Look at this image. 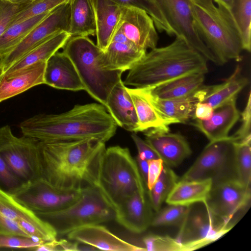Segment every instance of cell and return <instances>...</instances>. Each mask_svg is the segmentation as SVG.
I'll return each instance as SVG.
<instances>
[{"mask_svg":"<svg viewBox=\"0 0 251 251\" xmlns=\"http://www.w3.org/2000/svg\"><path fill=\"white\" fill-rule=\"evenodd\" d=\"M105 143L97 139L39 142L40 179L54 186H98Z\"/></svg>","mask_w":251,"mask_h":251,"instance_id":"cell-1","label":"cell"},{"mask_svg":"<svg viewBox=\"0 0 251 251\" xmlns=\"http://www.w3.org/2000/svg\"><path fill=\"white\" fill-rule=\"evenodd\" d=\"M117 127L105 106L97 103L75 105L58 114L36 115L20 125L23 135L44 143L90 138L106 143Z\"/></svg>","mask_w":251,"mask_h":251,"instance_id":"cell-2","label":"cell"},{"mask_svg":"<svg viewBox=\"0 0 251 251\" xmlns=\"http://www.w3.org/2000/svg\"><path fill=\"white\" fill-rule=\"evenodd\" d=\"M207 60L183 39L151 50L129 70L125 85L151 88L193 73H207Z\"/></svg>","mask_w":251,"mask_h":251,"instance_id":"cell-3","label":"cell"},{"mask_svg":"<svg viewBox=\"0 0 251 251\" xmlns=\"http://www.w3.org/2000/svg\"><path fill=\"white\" fill-rule=\"evenodd\" d=\"M194 25L203 42L223 65L239 61L243 50L240 30L230 11L213 0H190Z\"/></svg>","mask_w":251,"mask_h":251,"instance_id":"cell-4","label":"cell"},{"mask_svg":"<svg viewBox=\"0 0 251 251\" xmlns=\"http://www.w3.org/2000/svg\"><path fill=\"white\" fill-rule=\"evenodd\" d=\"M101 50L88 36L71 37L63 47L73 63L84 90L104 106L111 91L121 80V71L105 69L101 64Z\"/></svg>","mask_w":251,"mask_h":251,"instance_id":"cell-5","label":"cell"},{"mask_svg":"<svg viewBox=\"0 0 251 251\" xmlns=\"http://www.w3.org/2000/svg\"><path fill=\"white\" fill-rule=\"evenodd\" d=\"M98 187L114 210L135 192L146 193L137 163L127 148L115 146L106 149Z\"/></svg>","mask_w":251,"mask_h":251,"instance_id":"cell-6","label":"cell"},{"mask_svg":"<svg viewBox=\"0 0 251 251\" xmlns=\"http://www.w3.org/2000/svg\"><path fill=\"white\" fill-rule=\"evenodd\" d=\"M50 224L58 235L67 234L79 227L115 219V211L98 186L82 189L80 198L62 210L36 214Z\"/></svg>","mask_w":251,"mask_h":251,"instance_id":"cell-7","label":"cell"},{"mask_svg":"<svg viewBox=\"0 0 251 251\" xmlns=\"http://www.w3.org/2000/svg\"><path fill=\"white\" fill-rule=\"evenodd\" d=\"M157 12L162 31L183 39L207 61L220 63L200 37L194 25L190 0H148Z\"/></svg>","mask_w":251,"mask_h":251,"instance_id":"cell-8","label":"cell"},{"mask_svg":"<svg viewBox=\"0 0 251 251\" xmlns=\"http://www.w3.org/2000/svg\"><path fill=\"white\" fill-rule=\"evenodd\" d=\"M39 142L25 135L15 136L8 125L0 127V154L24 183L40 179L38 160Z\"/></svg>","mask_w":251,"mask_h":251,"instance_id":"cell-9","label":"cell"},{"mask_svg":"<svg viewBox=\"0 0 251 251\" xmlns=\"http://www.w3.org/2000/svg\"><path fill=\"white\" fill-rule=\"evenodd\" d=\"M82 190L56 187L37 179L24 183L11 195L37 214L67 207L80 198Z\"/></svg>","mask_w":251,"mask_h":251,"instance_id":"cell-10","label":"cell"},{"mask_svg":"<svg viewBox=\"0 0 251 251\" xmlns=\"http://www.w3.org/2000/svg\"><path fill=\"white\" fill-rule=\"evenodd\" d=\"M204 205V204H203ZM204 209L190 211L176 238L182 251L194 250L211 243L227 232L233 226Z\"/></svg>","mask_w":251,"mask_h":251,"instance_id":"cell-11","label":"cell"},{"mask_svg":"<svg viewBox=\"0 0 251 251\" xmlns=\"http://www.w3.org/2000/svg\"><path fill=\"white\" fill-rule=\"evenodd\" d=\"M70 1L52 10L15 48L0 56V74L51 36L59 32L68 31Z\"/></svg>","mask_w":251,"mask_h":251,"instance_id":"cell-12","label":"cell"},{"mask_svg":"<svg viewBox=\"0 0 251 251\" xmlns=\"http://www.w3.org/2000/svg\"><path fill=\"white\" fill-rule=\"evenodd\" d=\"M251 196V187L246 186L235 176H228L212 180L203 204L215 216L230 223L234 215L249 204Z\"/></svg>","mask_w":251,"mask_h":251,"instance_id":"cell-13","label":"cell"},{"mask_svg":"<svg viewBox=\"0 0 251 251\" xmlns=\"http://www.w3.org/2000/svg\"><path fill=\"white\" fill-rule=\"evenodd\" d=\"M232 136L209 142L196 161L180 180H191L233 176L225 173L229 165H234V143Z\"/></svg>","mask_w":251,"mask_h":251,"instance_id":"cell-14","label":"cell"},{"mask_svg":"<svg viewBox=\"0 0 251 251\" xmlns=\"http://www.w3.org/2000/svg\"><path fill=\"white\" fill-rule=\"evenodd\" d=\"M138 47L147 50L156 47L158 36L151 17L142 8L123 6L117 27Z\"/></svg>","mask_w":251,"mask_h":251,"instance_id":"cell-15","label":"cell"},{"mask_svg":"<svg viewBox=\"0 0 251 251\" xmlns=\"http://www.w3.org/2000/svg\"><path fill=\"white\" fill-rule=\"evenodd\" d=\"M146 141L154 149L164 164L176 167L192 153L186 138L170 130L150 129L145 131Z\"/></svg>","mask_w":251,"mask_h":251,"instance_id":"cell-16","label":"cell"},{"mask_svg":"<svg viewBox=\"0 0 251 251\" xmlns=\"http://www.w3.org/2000/svg\"><path fill=\"white\" fill-rule=\"evenodd\" d=\"M146 193L136 191L115 208V220L129 231L139 234L151 226L153 214Z\"/></svg>","mask_w":251,"mask_h":251,"instance_id":"cell-17","label":"cell"},{"mask_svg":"<svg viewBox=\"0 0 251 251\" xmlns=\"http://www.w3.org/2000/svg\"><path fill=\"white\" fill-rule=\"evenodd\" d=\"M147 53L116 29L101 57L102 66L111 71L122 72L130 70Z\"/></svg>","mask_w":251,"mask_h":251,"instance_id":"cell-18","label":"cell"},{"mask_svg":"<svg viewBox=\"0 0 251 251\" xmlns=\"http://www.w3.org/2000/svg\"><path fill=\"white\" fill-rule=\"evenodd\" d=\"M69 240L77 241L94 247L98 250L109 251H146L119 238L105 226L100 224L85 226L67 234Z\"/></svg>","mask_w":251,"mask_h":251,"instance_id":"cell-19","label":"cell"},{"mask_svg":"<svg viewBox=\"0 0 251 251\" xmlns=\"http://www.w3.org/2000/svg\"><path fill=\"white\" fill-rule=\"evenodd\" d=\"M44 84L61 90L73 91L84 90L73 63L62 51H57L47 61Z\"/></svg>","mask_w":251,"mask_h":251,"instance_id":"cell-20","label":"cell"},{"mask_svg":"<svg viewBox=\"0 0 251 251\" xmlns=\"http://www.w3.org/2000/svg\"><path fill=\"white\" fill-rule=\"evenodd\" d=\"M236 101V98L233 99L214 109L209 119L194 120L192 125L202 132L209 142L227 138L230 130L240 117Z\"/></svg>","mask_w":251,"mask_h":251,"instance_id":"cell-21","label":"cell"},{"mask_svg":"<svg viewBox=\"0 0 251 251\" xmlns=\"http://www.w3.org/2000/svg\"><path fill=\"white\" fill-rule=\"evenodd\" d=\"M105 107L117 126L128 131L139 132L133 101L122 79L109 94Z\"/></svg>","mask_w":251,"mask_h":251,"instance_id":"cell-22","label":"cell"},{"mask_svg":"<svg viewBox=\"0 0 251 251\" xmlns=\"http://www.w3.org/2000/svg\"><path fill=\"white\" fill-rule=\"evenodd\" d=\"M249 81L237 66L232 74L222 83L212 85H203L198 90L199 101L210 104L214 109L237 98L238 94Z\"/></svg>","mask_w":251,"mask_h":251,"instance_id":"cell-23","label":"cell"},{"mask_svg":"<svg viewBox=\"0 0 251 251\" xmlns=\"http://www.w3.org/2000/svg\"><path fill=\"white\" fill-rule=\"evenodd\" d=\"M92 1L96 20V45L104 51L117 29L123 6L111 0Z\"/></svg>","mask_w":251,"mask_h":251,"instance_id":"cell-24","label":"cell"},{"mask_svg":"<svg viewBox=\"0 0 251 251\" xmlns=\"http://www.w3.org/2000/svg\"><path fill=\"white\" fill-rule=\"evenodd\" d=\"M71 37L67 31L59 32L51 36L0 74V78L12 77L38 62H47L59 49L63 48Z\"/></svg>","mask_w":251,"mask_h":251,"instance_id":"cell-25","label":"cell"},{"mask_svg":"<svg viewBox=\"0 0 251 251\" xmlns=\"http://www.w3.org/2000/svg\"><path fill=\"white\" fill-rule=\"evenodd\" d=\"M143 89L157 112L171 125L184 124L192 119L196 104L199 101L198 90L186 97L161 100L151 95L146 88Z\"/></svg>","mask_w":251,"mask_h":251,"instance_id":"cell-26","label":"cell"},{"mask_svg":"<svg viewBox=\"0 0 251 251\" xmlns=\"http://www.w3.org/2000/svg\"><path fill=\"white\" fill-rule=\"evenodd\" d=\"M45 61L38 62L9 78H0V102L44 84Z\"/></svg>","mask_w":251,"mask_h":251,"instance_id":"cell-27","label":"cell"},{"mask_svg":"<svg viewBox=\"0 0 251 251\" xmlns=\"http://www.w3.org/2000/svg\"><path fill=\"white\" fill-rule=\"evenodd\" d=\"M0 214L16 222L24 221L30 223L45 233L50 241L56 239L57 233L50 224L0 188Z\"/></svg>","mask_w":251,"mask_h":251,"instance_id":"cell-28","label":"cell"},{"mask_svg":"<svg viewBox=\"0 0 251 251\" xmlns=\"http://www.w3.org/2000/svg\"><path fill=\"white\" fill-rule=\"evenodd\" d=\"M212 185V179L180 180L167 197L168 204L184 206L201 203L205 204Z\"/></svg>","mask_w":251,"mask_h":251,"instance_id":"cell-29","label":"cell"},{"mask_svg":"<svg viewBox=\"0 0 251 251\" xmlns=\"http://www.w3.org/2000/svg\"><path fill=\"white\" fill-rule=\"evenodd\" d=\"M205 73L185 75L155 86L146 88L151 95L161 100H171L188 96L203 85Z\"/></svg>","mask_w":251,"mask_h":251,"instance_id":"cell-30","label":"cell"},{"mask_svg":"<svg viewBox=\"0 0 251 251\" xmlns=\"http://www.w3.org/2000/svg\"><path fill=\"white\" fill-rule=\"evenodd\" d=\"M126 89L135 107L139 132H145L150 129L170 130V123L162 118L157 112L143 88L126 87Z\"/></svg>","mask_w":251,"mask_h":251,"instance_id":"cell-31","label":"cell"},{"mask_svg":"<svg viewBox=\"0 0 251 251\" xmlns=\"http://www.w3.org/2000/svg\"><path fill=\"white\" fill-rule=\"evenodd\" d=\"M70 4L68 32L71 36L95 35L96 20L92 0H70Z\"/></svg>","mask_w":251,"mask_h":251,"instance_id":"cell-32","label":"cell"},{"mask_svg":"<svg viewBox=\"0 0 251 251\" xmlns=\"http://www.w3.org/2000/svg\"><path fill=\"white\" fill-rule=\"evenodd\" d=\"M51 11L9 26L0 37V56L15 48Z\"/></svg>","mask_w":251,"mask_h":251,"instance_id":"cell-33","label":"cell"},{"mask_svg":"<svg viewBox=\"0 0 251 251\" xmlns=\"http://www.w3.org/2000/svg\"><path fill=\"white\" fill-rule=\"evenodd\" d=\"M233 163L235 177L246 186L251 187V137L234 142Z\"/></svg>","mask_w":251,"mask_h":251,"instance_id":"cell-34","label":"cell"},{"mask_svg":"<svg viewBox=\"0 0 251 251\" xmlns=\"http://www.w3.org/2000/svg\"><path fill=\"white\" fill-rule=\"evenodd\" d=\"M179 178L172 170L165 165L159 177L151 189L148 191L149 202L155 212L158 211L165 201Z\"/></svg>","mask_w":251,"mask_h":251,"instance_id":"cell-35","label":"cell"},{"mask_svg":"<svg viewBox=\"0 0 251 251\" xmlns=\"http://www.w3.org/2000/svg\"><path fill=\"white\" fill-rule=\"evenodd\" d=\"M230 12L240 30L243 50H251V0H234Z\"/></svg>","mask_w":251,"mask_h":251,"instance_id":"cell-36","label":"cell"},{"mask_svg":"<svg viewBox=\"0 0 251 251\" xmlns=\"http://www.w3.org/2000/svg\"><path fill=\"white\" fill-rule=\"evenodd\" d=\"M191 207L168 204L153 215L151 226L155 227H180L187 216Z\"/></svg>","mask_w":251,"mask_h":251,"instance_id":"cell-37","label":"cell"},{"mask_svg":"<svg viewBox=\"0 0 251 251\" xmlns=\"http://www.w3.org/2000/svg\"><path fill=\"white\" fill-rule=\"evenodd\" d=\"M70 0H37L27 3L13 20L11 25L33 17L50 12Z\"/></svg>","mask_w":251,"mask_h":251,"instance_id":"cell-38","label":"cell"},{"mask_svg":"<svg viewBox=\"0 0 251 251\" xmlns=\"http://www.w3.org/2000/svg\"><path fill=\"white\" fill-rule=\"evenodd\" d=\"M142 240L146 251H182L176 239L169 236L149 234Z\"/></svg>","mask_w":251,"mask_h":251,"instance_id":"cell-39","label":"cell"},{"mask_svg":"<svg viewBox=\"0 0 251 251\" xmlns=\"http://www.w3.org/2000/svg\"><path fill=\"white\" fill-rule=\"evenodd\" d=\"M24 183L12 171L0 154V188L12 195Z\"/></svg>","mask_w":251,"mask_h":251,"instance_id":"cell-40","label":"cell"},{"mask_svg":"<svg viewBox=\"0 0 251 251\" xmlns=\"http://www.w3.org/2000/svg\"><path fill=\"white\" fill-rule=\"evenodd\" d=\"M45 241L30 237L0 234V248L25 249L34 250Z\"/></svg>","mask_w":251,"mask_h":251,"instance_id":"cell-41","label":"cell"},{"mask_svg":"<svg viewBox=\"0 0 251 251\" xmlns=\"http://www.w3.org/2000/svg\"><path fill=\"white\" fill-rule=\"evenodd\" d=\"M27 4L16 3L9 0H0V37L11 26L16 15Z\"/></svg>","mask_w":251,"mask_h":251,"instance_id":"cell-42","label":"cell"},{"mask_svg":"<svg viewBox=\"0 0 251 251\" xmlns=\"http://www.w3.org/2000/svg\"><path fill=\"white\" fill-rule=\"evenodd\" d=\"M240 115L241 116V124L239 129L232 135L236 141L251 137V94L250 91L246 106Z\"/></svg>","mask_w":251,"mask_h":251,"instance_id":"cell-43","label":"cell"},{"mask_svg":"<svg viewBox=\"0 0 251 251\" xmlns=\"http://www.w3.org/2000/svg\"><path fill=\"white\" fill-rule=\"evenodd\" d=\"M131 137L138 151L137 155L148 161L159 158L154 149L146 141L133 132Z\"/></svg>","mask_w":251,"mask_h":251,"instance_id":"cell-44","label":"cell"},{"mask_svg":"<svg viewBox=\"0 0 251 251\" xmlns=\"http://www.w3.org/2000/svg\"><path fill=\"white\" fill-rule=\"evenodd\" d=\"M0 234L19 235L30 237L21 227L17 222L1 214H0Z\"/></svg>","mask_w":251,"mask_h":251,"instance_id":"cell-45","label":"cell"},{"mask_svg":"<svg viewBox=\"0 0 251 251\" xmlns=\"http://www.w3.org/2000/svg\"><path fill=\"white\" fill-rule=\"evenodd\" d=\"M164 163L160 159L149 161V169L146 188L150 190L157 180L164 168Z\"/></svg>","mask_w":251,"mask_h":251,"instance_id":"cell-46","label":"cell"},{"mask_svg":"<svg viewBox=\"0 0 251 251\" xmlns=\"http://www.w3.org/2000/svg\"><path fill=\"white\" fill-rule=\"evenodd\" d=\"M122 6L134 5L145 10L151 17L152 21L156 18V13L154 7L148 0H111Z\"/></svg>","mask_w":251,"mask_h":251,"instance_id":"cell-47","label":"cell"},{"mask_svg":"<svg viewBox=\"0 0 251 251\" xmlns=\"http://www.w3.org/2000/svg\"><path fill=\"white\" fill-rule=\"evenodd\" d=\"M214 108L208 103L199 101L195 106L192 120H207L212 116Z\"/></svg>","mask_w":251,"mask_h":251,"instance_id":"cell-48","label":"cell"},{"mask_svg":"<svg viewBox=\"0 0 251 251\" xmlns=\"http://www.w3.org/2000/svg\"><path fill=\"white\" fill-rule=\"evenodd\" d=\"M137 164L139 173L146 188L149 169V161L142 159L138 155L135 159Z\"/></svg>","mask_w":251,"mask_h":251,"instance_id":"cell-49","label":"cell"},{"mask_svg":"<svg viewBox=\"0 0 251 251\" xmlns=\"http://www.w3.org/2000/svg\"><path fill=\"white\" fill-rule=\"evenodd\" d=\"M36 251H62L57 239L47 241L37 247Z\"/></svg>","mask_w":251,"mask_h":251,"instance_id":"cell-50","label":"cell"},{"mask_svg":"<svg viewBox=\"0 0 251 251\" xmlns=\"http://www.w3.org/2000/svg\"><path fill=\"white\" fill-rule=\"evenodd\" d=\"M70 240L71 241H69L65 239H61L58 240L59 245L62 251H78L79 242L74 240L73 242V240Z\"/></svg>","mask_w":251,"mask_h":251,"instance_id":"cell-51","label":"cell"},{"mask_svg":"<svg viewBox=\"0 0 251 251\" xmlns=\"http://www.w3.org/2000/svg\"><path fill=\"white\" fill-rule=\"evenodd\" d=\"M214 2L217 3L218 5L222 6L229 10H230L234 0H214Z\"/></svg>","mask_w":251,"mask_h":251,"instance_id":"cell-52","label":"cell"},{"mask_svg":"<svg viewBox=\"0 0 251 251\" xmlns=\"http://www.w3.org/2000/svg\"><path fill=\"white\" fill-rule=\"evenodd\" d=\"M10 1L19 4L29 3L37 0H9Z\"/></svg>","mask_w":251,"mask_h":251,"instance_id":"cell-53","label":"cell"}]
</instances>
